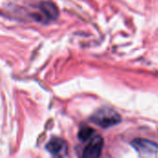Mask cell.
Returning <instances> with one entry per match:
<instances>
[{
    "label": "cell",
    "instance_id": "obj_1",
    "mask_svg": "<svg viewBox=\"0 0 158 158\" xmlns=\"http://www.w3.org/2000/svg\"><path fill=\"white\" fill-rule=\"evenodd\" d=\"M90 119L94 124L103 129H108L121 122V117L115 110L107 107L97 110Z\"/></svg>",
    "mask_w": 158,
    "mask_h": 158
},
{
    "label": "cell",
    "instance_id": "obj_2",
    "mask_svg": "<svg viewBox=\"0 0 158 158\" xmlns=\"http://www.w3.org/2000/svg\"><path fill=\"white\" fill-rule=\"evenodd\" d=\"M39 11H40V14L37 15L36 19L44 22L56 20L59 15V10L57 6L53 2H50V1L41 2L39 5Z\"/></svg>",
    "mask_w": 158,
    "mask_h": 158
},
{
    "label": "cell",
    "instance_id": "obj_3",
    "mask_svg": "<svg viewBox=\"0 0 158 158\" xmlns=\"http://www.w3.org/2000/svg\"><path fill=\"white\" fill-rule=\"evenodd\" d=\"M104 147V139L97 135L94 137L83 150L82 158H99Z\"/></svg>",
    "mask_w": 158,
    "mask_h": 158
},
{
    "label": "cell",
    "instance_id": "obj_4",
    "mask_svg": "<svg viewBox=\"0 0 158 158\" xmlns=\"http://www.w3.org/2000/svg\"><path fill=\"white\" fill-rule=\"evenodd\" d=\"M131 146L143 155L158 154L157 143L146 139H135L131 142Z\"/></svg>",
    "mask_w": 158,
    "mask_h": 158
},
{
    "label": "cell",
    "instance_id": "obj_5",
    "mask_svg": "<svg viewBox=\"0 0 158 158\" xmlns=\"http://www.w3.org/2000/svg\"><path fill=\"white\" fill-rule=\"evenodd\" d=\"M66 149H67L66 142L63 141L62 139H59V138L51 139L46 145V150L55 156L59 155L61 152H65Z\"/></svg>",
    "mask_w": 158,
    "mask_h": 158
},
{
    "label": "cell",
    "instance_id": "obj_6",
    "mask_svg": "<svg viewBox=\"0 0 158 158\" xmlns=\"http://www.w3.org/2000/svg\"><path fill=\"white\" fill-rule=\"evenodd\" d=\"M94 131L92 128H90L88 126H83L81 128L80 131L78 133V137L81 141L85 142L94 134Z\"/></svg>",
    "mask_w": 158,
    "mask_h": 158
},
{
    "label": "cell",
    "instance_id": "obj_7",
    "mask_svg": "<svg viewBox=\"0 0 158 158\" xmlns=\"http://www.w3.org/2000/svg\"><path fill=\"white\" fill-rule=\"evenodd\" d=\"M55 158H62V157H61V156H55Z\"/></svg>",
    "mask_w": 158,
    "mask_h": 158
}]
</instances>
